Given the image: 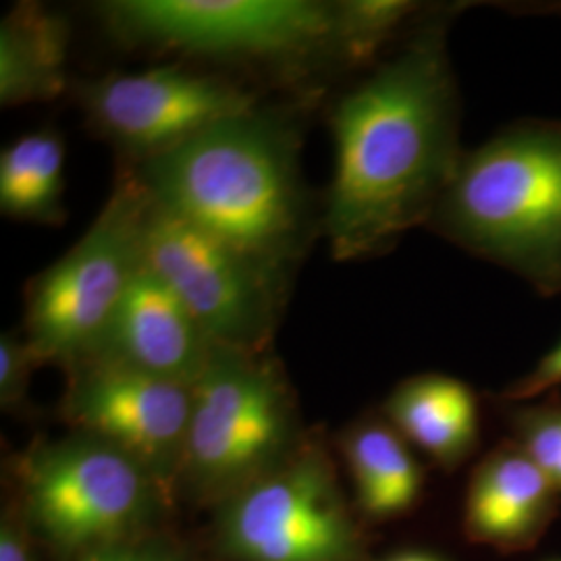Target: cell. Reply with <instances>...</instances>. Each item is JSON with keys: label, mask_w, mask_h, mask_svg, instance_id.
I'll return each instance as SVG.
<instances>
[{"label": "cell", "mask_w": 561, "mask_h": 561, "mask_svg": "<svg viewBox=\"0 0 561 561\" xmlns=\"http://www.w3.org/2000/svg\"><path fill=\"white\" fill-rule=\"evenodd\" d=\"M421 13V4L408 0L335 2V59L347 67L370 65L385 44Z\"/></svg>", "instance_id": "cell-18"}, {"label": "cell", "mask_w": 561, "mask_h": 561, "mask_svg": "<svg viewBox=\"0 0 561 561\" xmlns=\"http://www.w3.org/2000/svg\"><path fill=\"white\" fill-rule=\"evenodd\" d=\"M148 192L125 164L96 219L27 285L23 337L41 364L90 358L144 264Z\"/></svg>", "instance_id": "cell-6"}, {"label": "cell", "mask_w": 561, "mask_h": 561, "mask_svg": "<svg viewBox=\"0 0 561 561\" xmlns=\"http://www.w3.org/2000/svg\"><path fill=\"white\" fill-rule=\"evenodd\" d=\"M150 201L280 279L310 243L300 136L291 121L252 106L141 164Z\"/></svg>", "instance_id": "cell-2"}, {"label": "cell", "mask_w": 561, "mask_h": 561, "mask_svg": "<svg viewBox=\"0 0 561 561\" xmlns=\"http://www.w3.org/2000/svg\"><path fill=\"white\" fill-rule=\"evenodd\" d=\"M38 541L30 522L23 514V507L15 500L2 510L0 520V561H36L34 542Z\"/></svg>", "instance_id": "cell-21"}, {"label": "cell", "mask_w": 561, "mask_h": 561, "mask_svg": "<svg viewBox=\"0 0 561 561\" xmlns=\"http://www.w3.org/2000/svg\"><path fill=\"white\" fill-rule=\"evenodd\" d=\"M15 482L36 539L71 561L150 537L171 500L140 461L76 431L34 443L15 461Z\"/></svg>", "instance_id": "cell-5"}, {"label": "cell", "mask_w": 561, "mask_h": 561, "mask_svg": "<svg viewBox=\"0 0 561 561\" xmlns=\"http://www.w3.org/2000/svg\"><path fill=\"white\" fill-rule=\"evenodd\" d=\"M219 347L144 261L90 358L194 387Z\"/></svg>", "instance_id": "cell-12"}, {"label": "cell", "mask_w": 561, "mask_h": 561, "mask_svg": "<svg viewBox=\"0 0 561 561\" xmlns=\"http://www.w3.org/2000/svg\"><path fill=\"white\" fill-rule=\"evenodd\" d=\"M561 385V340L556 347H551L539 364L526 375L520 381L516 382L505 398L507 400H533L537 396L547 393L549 389H556Z\"/></svg>", "instance_id": "cell-23"}, {"label": "cell", "mask_w": 561, "mask_h": 561, "mask_svg": "<svg viewBox=\"0 0 561 561\" xmlns=\"http://www.w3.org/2000/svg\"><path fill=\"white\" fill-rule=\"evenodd\" d=\"M217 507V542L231 561H360L364 556L333 458L310 435L277 468Z\"/></svg>", "instance_id": "cell-8"}, {"label": "cell", "mask_w": 561, "mask_h": 561, "mask_svg": "<svg viewBox=\"0 0 561 561\" xmlns=\"http://www.w3.org/2000/svg\"><path fill=\"white\" fill-rule=\"evenodd\" d=\"M41 366L23 333L9 331L0 337V405L13 412L23 405L34 368Z\"/></svg>", "instance_id": "cell-20"}, {"label": "cell", "mask_w": 561, "mask_h": 561, "mask_svg": "<svg viewBox=\"0 0 561 561\" xmlns=\"http://www.w3.org/2000/svg\"><path fill=\"white\" fill-rule=\"evenodd\" d=\"M144 261L217 345L268 352L287 280L152 201L144 225Z\"/></svg>", "instance_id": "cell-9"}, {"label": "cell", "mask_w": 561, "mask_h": 561, "mask_svg": "<svg viewBox=\"0 0 561 561\" xmlns=\"http://www.w3.org/2000/svg\"><path fill=\"white\" fill-rule=\"evenodd\" d=\"M71 27L55 9L21 2L0 23V102L20 106L67 90Z\"/></svg>", "instance_id": "cell-15"}, {"label": "cell", "mask_w": 561, "mask_h": 561, "mask_svg": "<svg viewBox=\"0 0 561 561\" xmlns=\"http://www.w3.org/2000/svg\"><path fill=\"white\" fill-rule=\"evenodd\" d=\"M67 375L62 421L140 461L171 497L180 489L194 387L102 358L78 362Z\"/></svg>", "instance_id": "cell-10"}, {"label": "cell", "mask_w": 561, "mask_h": 561, "mask_svg": "<svg viewBox=\"0 0 561 561\" xmlns=\"http://www.w3.org/2000/svg\"><path fill=\"white\" fill-rule=\"evenodd\" d=\"M73 561H192L181 549L157 537L121 542Z\"/></svg>", "instance_id": "cell-22"}, {"label": "cell", "mask_w": 561, "mask_h": 561, "mask_svg": "<svg viewBox=\"0 0 561 561\" xmlns=\"http://www.w3.org/2000/svg\"><path fill=\"white\" fill-rule=\"evenodd\" d=\"M90 127L111 141L125 164H141L198 136L217 121L256 106L231 81L180 65L106 73L81 88Z\"/></svg>", "instance_id": "cell-11"}, {"label": "cell", "mask_w": 561, "mask_h": 561, "mask_svg": "<svg viewBox=\"0 0 561 561\" xmlns=\"http://www.w3.org/2000/svg\"><path fill=\"white\" fill-rule=\"evenodd\" d=\"M558 497L518 443L502 445L472 474L463 503V530L470 541L520 551L541 537Z\"/></svg>", "instance_id": "cell-13"}, {"label": "cell", "mask_w": 561, "mask_h": 561, "mask_svg": "<svg viewBox=\"0 0 561 561\" xmlns=\"http://www.w3.org/2000/svg\"><path fill=\"white\" fill-rule=\"evenodd\" d=\"M340 447L364 516L389 520L419 502L421 461L387 419L354 422L341 435Z\"/></svg>", "instance_id": "cell-16"}, {"label": "cell", "mask_w": 561, "mask_h": 561, "mask_svg": "<svg viewBox=\"0 0 561 561\" xmlns=\"http://www.w3.org/2000/svg\"><path fill=\"white\" fill-rule=\"evenodd\" d=\"M306 435L296 391L271 350L219 347L194 385L180 489L219 505L287 460Z\"/></svg>", "instance_id": "cell-4"}, {"label": "cell", "mask_w": 561, "mask_h": 561, "mask_svg": "<svg viewBox=\"0 0 561 561\" xmlns=\"http://www.w3.org/2000/svg\"><path fill=\"white\" fill-rule=\"evenodd\" d=\"M428 227L541 296L561 294V121L512 123L463 152Z\"/></svg>", "instance_id": "cell-3"}, {"label": "cell", "mask_w": 561, "mask_h": 561, "mask_svg": "<svg viewBox=\"0 0 561 561\" xmlns=\"http://www.w3.org/2000/svg\"><path fill=\"white\" fill-rule=\"evenodd\" d=\"M65 140L55 129L21 136L0 154V210L15 221H65Z\"/></svg>", "instance_id": "cell-17"}, {"label": "cell", "mask_w": 561, "mask_h": 561, "mask_svg": "<svg viewBox=\"0 0 561 561\" xmlns=\"http://www.w3.org/2000/svg\"><path fill=\"white\" fill-rule=\"evenodd\" d=\"M331 131L335 169L321 225L335 261L381 254L428 225L463 157L447 20L421 23L393 59L345 92Z\"/></svg>", "instance_id": "cell-1"}, {"label": "cell", "mask_w": 561, "mask_h": 561, "mask_svg": "<svg viewBox=\"0 0 561 561\" xmlns=\"http://www.w3.org/2000/svg\"><path fill=\"white\" fill-rule=\"evenodd\" d=\"M127 46L221 60L335 59V2L111 0L99 9Z\"/></svg>", "instance_id": "cell-7"}, {"label": "cell", "mask_w": 561, "mask_h": 561, "mask_svg": "<svg viewBox=\"0 0 561 561\" xmlns=\"http://www.w3.org/2000/svg\"><path fill=\"white\" fill-rule=\"evenodd\" d=\"M385 419L401 437L431 460L456 468L481 435V410L466 382L426 373L400 382L385 401Z\"/></svg>", "instance_id": "cell-14"}, {"label": "cell", "mask_w": 561, "mask_h": 561, "mask_svg": "<svg viewBox=\"0 0 561 561\" xmlns=\"http://www.w3.org/2000/svg\"><path fill=\"white\" fill-rule=\"evenodd\" d=\"M385 561H442L439 558H433L428 553H401V556H393Z\"/></svg>", "instance_id": "cell-24"}, {"label": "cell", "mask_w": 561, "mask_h": 561, "mask_svg": "<svg viewBox=\"0 0 561 561\" xmlns=\"http://www.w3.org/2000/svg\"><path fill=\"white\" fill-rule=\"evenodd\" d=\"M516 442L561 497V408H524L514 416Z\"/></svg>", "instance_id": "cell-19"}]
</instances>
